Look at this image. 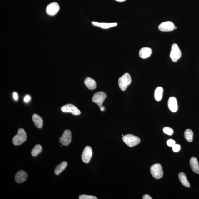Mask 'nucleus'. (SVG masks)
I'll return each mask as SVG.
<instances>
[{"label":"nucleus","instance_id":"nucleus-1","mask_svg":"<svg viewBox=\"0 0 199 199\" xmlns=\"http://www.w3.org/2000/svg\"><path fill=\"white\" fill-rule=\"evenodd\" d=\"M122 140L128 146L132 147L139 144L141 142L140 138L132 134H127L122 137Z\"/></svg>","mask_w":199,"mask_h":199},{"label":"nucleus","instance_id":"nucleus-2","mask_svg":"<svg viewBox=\"0 0 199 199\" xmlns=\"http://www.w3.org/2000/svg\"><path fill=\"white\" fill-rule=\"evenodd\" d=\"M132 79L129 73H126L120 78L118 80V85L120 89L122 91H126L127 87L131 83Z\"/></svg>","mask_w":199,"mask_h":199},{"label":"nucleus","instance_id":"nucleus-3","mask_svg":"<svg viewBox=\"0 0 199 199\" xmlns=\"http://www.w3.org/2000/svg\"><path fill=\"white\" fill-rule=\"evenodd\" d=\"M27 135L25 130L22 128L18 130L17 134L13 138V143L15 145H19L26 140Z\"/></svg>","mask_w":199,"mask_h":199},{"label":"nucleus","instance_id":"nucleus-4","mask_svg":"<svg viewBox=\"0 0 199 199\" xmlns=\"http://www.w3.org/2000/svg\"><path fill=\"white\" fill-rule=\"evenodd\" d=\"M150 171L152 175L156 179H159L163 177V172L162 168L159 164H156L152 166Z\"/></svg>","mask_w":199,"mask_h":199},{"label":"nucleus","instance_id":"nucleus-5","mask_svg":"<svg viewBox=\"0 0 199 199\" xmlns=\"http://www.w3.org/2000/svg\"><path fill=\"white\" fill-rule=\"evenodd\" d=\"M181 51L177 44H174L172 45L170 53V57L172 61L176 62L181 58Z\"/></svg>","mask_w":199,"mask_h":199},{"label":"nucleus","instance_id":"nucleus-6","mask_svg":"<svg viewBox=\"0 0 199 199\" xmlns=\"http://www.w3.org/2000/svg\"><path fill=\"white\" fill-rule=\"evenodd\" d=\"M61 110L63 112H70L75 116H78L81 114V111L76 107L72 104H67L62 107Z\"/></svg>","mask_w":199,"mask_h":199},{"label":"nucleus","instance_id":"nucleus-7","mask_svg":"<svg viewBox=\"0 0 199 199\" xmlns=\"http://www.w3.org/2000/svg\"><path fill=\"white\" fill-rule=\"evenodd\" d=\"M106 94L103 92H99L94 94L92 100L99 106H101L106 97Z\"/></svg>","mask_w":199,"mask_h":199},{"label":"nucleus","instance_id":"nucleus-8","mask_svg":"<svg viewBox=\"0 0 199 199\" xmlns=\"http://www.w3.org/2000/svg\"><path fill=\"white\" fill-rule=\"evenodd\" d=\"M93 155V152L91 147L90 146H87L83 152L82 155V159L84 163H89L91 161V157Z\"/></svg>","mask_w":199,"mask_h":199},{"label":"nucleus","instance_id":"nucleus-9","mask_svg":"<svg viewBox=\"0 0 199 199\" xmlns=\"http://www.w3.org/2000/svg\"><path fill=\"white\" fill-rule=\"evenodd\" d=\"M72 139L71 132L69 130H65L62 136L59 139V142L64 146L68 145L71 143Z\"/></svg>","mask_w":199,"mask_h":199},{"label":"nucleus","instance_id":"nucleus-10","mask_svg":"<svg viewBox=\"0 0 199 199\" xmlns=\"http://www.w3.org/2000/svg\"><path fill=\"white\" fill-rule=\"evenodd\" d=\"M59 9H60V7L59 4L56 2H53L47 6L46 12L48 15L53 16L58 13Z\"/></svg>","mask_w":199,"mask_h":199},{"label":"nucleus","instance_id":"nucleus-11","mask_svg":"<svg viewBox=\"0 0 199 199\" xmlns=\"http://www.w3.org/2000/svg\"><path fill=\"white\" fill-rule=\"evenodd\" d=\"M175 25L173 22L170 21L164 22L158 26L160 30L162 32H170L174 29Z\"/></svg>","mask_w":199,"mask_h":199},{"label":"nucleus","instance_id":"nucleus-12","mask_svg":"<svg viewBox=\"0 0 199 199\" xmlns=\"http://www.w3.org/2000/svg\"><path fill=\"white\" fill-rule=\"evenodd\" d=\"M28 175L23 170H20L16 173L15 176V181L17 183H21L26 181Z\"/></svg>","mask_w":199,"mask_h":199},{"label":"nucleus","instance_id":"nucleus-13","mask_svg":"<svg viewBox=\"0 0 199 199\" xmlns=\"http://www.w3.org/2000/svg\"><path fill=\"white\" fill-rule=\"evenodd\" d=\"M168 106L169 110L172 112H176L178 109L177 99L174 97H170L168 101Z\"/></svg>","mask_w":199,"mask_h":199},{"label":"nucleus","instance_id":"nucleus-14","mask_svg":"<svg viewBox=\"0 0 199 199\" xmlns=\"http://www.w3.org/2000/svg\"><path fill=\"white\" fill-rule=\"evenodd\" d=\"M152 53V50L148 47L142 48L139 52V56L141 58L146 59L149 58Z\"/></svg>","mask_w":199,"mask_h":199},{"label":"nucleus","instance_id":"nucleus-15","mask_svg":"<svg viewBox=\"0 0 199 199\" xmlns=\"http://www.w3.org/2000/svg\"><path fill=\"white\" fill-rule=\"evenodd\" d=\"M92 25L94 26L98 27L102 29H108L110 28L114 27L117 25V23L116 22L114 23H100L97 22H92Z\"/></svg>","mask_w":199,"mask_h":199},{"label":"nucleus","instance_id":"nucleus-16","mask_svg":"<svg viewBox=\"0 0 199 199\" xmlns=\"http://www.w3.org/2000/svg\"><path fill=\"white\" fill-rule=\"evenodd\" d=\"M190 166L191 169L194 173L199 174V166L197 159L193 157L190 160Z\"/></svg>","mask_w":199,"mask_h":199},{"label":"nucleus","instance_id":"nucleus-17","mask_svg":"<svg viewBox=\"0 0 199 199\" xmlns=\"http://www.w3.org/2000/svg\"><path fill=\"white\" fill-rule=\"evenodd\" d=\"M84 83H85L86 87L90 90L95 89L97 87L96 81L90 77L86 78L85 81H84Z\"/></svg>","mask_w":199,"mask_h":199},{"label":"nucleus","instance_id":"nucleus-18","mask_svg":"<svg viewBox=\"0 0 199 199\" xmlns=\"http://www.w3.org/2000/svg\"><path fill=\"white\" fill-rule=\"evenodd\" d=\"M32 119L36 127L38 128H42L43 121L39 116L37 114H34L32 116Z\"/></svg>","mask_w":199,"mask_h":199},{"label":"nucleus","instance_id":"nucleus-19","mask_svg":"<svg viewBox=\"0 0 199 199\" xmlns=\"http://www.w3.org/2000/svg\"><path fill=\"white\" fill-rule=\"evenodd\" d=\"M67 162L64 161L62 162L59 165L57 166L54 170V173L57 175H58L63 170H64L67 167Z\"/></svg>","mask_w":199,"mask_h":199},{"label":"nucleus","instance_id":"nucleus-20","mask_svg":"<svg viewBox=\"0 0 199 199\" xmlns=\"http://www.w3.org/2000/svg\"><path fill=\"white\" fill-rule=\"evenodd\" d=\"M178 178H179L180 182L184 186L187 188L190 187V184L185 174L182 172L178 174Z\"/></svg>","mask_w":199,"mask_h":199},{"label":"nucleus","instance_id":"nucleus-21","mask_svg":"<svg viewBox=\"0 0 199 199\" xmlns=\"http://www.w3.org/2000/svg\"><path fill=\"white\" fill-rule=\"evenodd\" d=\"M163 89L161 87H157L155 92V99L157 101H159L162 98Z\"/></svg>","mask_w":199,"mask_h":199},{"label":"nucleus","instance_id":"nucleus-22","mask_svg":"<svg viewBox=\"0 0 199 199\" xmlns=\"http://www.w3.org/2000/svg\"><path fill=\"white\" fill-rule=\"evenodd\" d=\"M184 137L186 140L189 142H191L193 139V132L190 129H187L184 132Z\"/></svg>","mask_w":199,"mask_h":199},{"label":"nucleus","instance_id":"nucleus-23","mask_svg":"<svg viewBox=\"0 0 199 199\" xmlns=\"http://www.w3.org/2000/svg\"><path fill=\"white\" fill-rule=\"evenodd\" d=\"M42 151V147L40 145H36L32 149L31 154L33 157H36Z\"/></svg>","mask_w":199,"mask_h":199},{"label":"nucleus","instance_id":"nucleus-24","mask_svg":"<svg viewBox=\"0 0 199 199\" xmlns=\"http://www.w3.org/2000/svg\"><path fill=\"white\" fill-rule=\"evenodd\" d=\"M163 131L165 134L171 136L173 134L174 131L173 129L168 127H165L163 129Z\"/></svg>","mask_w":199,"mask_h":199},{"label":"nucleus","instance_id":"nucleus-25","mask_svg":"<svg viewBox=\"0 0 199 199\" xmlns=\"http://www.w3.org/2000/svg\"><path fill=\"white\" fill-rule=\"evenodd\" d=\"M79 199H97V197L93 196L81 195L79 196Z\"/></svg>","mask_w":199,"mask_h":199},{"label":"nucleus","instance_id":"nucleus-26","mask_svg":"<svg viewBox=\"0 0 199 199\" xmlns=\"http://www.w3.org/2000/svg\"><path fill=\"white\" fill-rule=\"evenodd\" d=\"M167 144L170 147H173L174 145L176 144V142L173 139H170L167 141Z\"/></svg>","mask_w":199,"mask_h":199},{"label":"nucleus","instance_id":"nucleus-27","mask_svg":"<svg viewBox=\"0 0 199 199\" xmlns=\"http://www.w3.org/2000/svg\"><path fill=\"white\" fill-rule=\"evenodd\" d=\"M172 149L174 152H177L179 151L180 149V146L178 144L174 145Z\"/></svg>","mask_w":199,"mask_h":199},{"label":"nucleus","instance_id":"nucleus-28","mask_svg":"<svg viewBox=\"0 0 199 199\" xmlns=\"http://www.w3.org/2000/svg\"><path fill=\"white\" fill-rule=\"evenodd\" d=\"M30 99L31 98L29 95H26L24 98V101L27 102L30 101Z\"/></svg>","mask_w":199,"mask_h":199},{"label":"nucleus","instance_id":"nucleus-29","mask_svg":"<svg viewBox=\"0 0 199 199\" xmlns=\"http://www.w3.org/2000/svg\"><path fill=\"white\" fill-rule=\"evenodd\" d=\"M142 199H152V198L148 194H146L143 196Z\"/></svg>","mask_w":199,"mask_h":199},{"label":"nucleus","instance_id":"nucleus-30","mask_svg":"<svg viewBox=\"0 0 199 199\" xmlns=\"http://www.w3.org/2000/svg\"><path fill=\"white\" fill-rule=\"evenodd\" d=\"M13 96L14 100H17L18 98V94L16 92H14L13 93Z\"/></svg>","mask_w":199,"mask_h":199},{"label":"nucleus","instance_id":"nucleus-31","mask_svg":"<svg viewBox=\"0 0 199 199\" xmlns=\"http://www.w3.org/2000/svg\"><path fill=\"white\" fill-rule=\"evenodd\" d=\"M100 109H101V110L103 111L104 110V107H103L102 106H100Z\"/></svg>","mask_w":199,"mask_h":199},{"label":"nucleus","instance_id":"nucleus-32","mask_svg":"<svg viewBox=\"0 0 199 199\" xmlns=\"http://www.w3.org/2000/svg\"><path fill=\"white\" fill-rule=\"evenodd\" d=\"M116 1L118 2H122L125 1L126 0H116Z\"/></svg>","mask_w":199,"mask_h":199},{"label":"nucleus","instance_id":"nucleus-33","mask_svg":"<svg viewBox=\"0 0 199 199\" xmlns=\"http://www.w3.org/2000/svg\"><path fill=\"white\" fill-rule=\"evenodd\" d=\"M177 28V27H176L175 26V27H174V29H176Z\"/></svg>","mask_w":199,"mask_h":199}]
</instances>
